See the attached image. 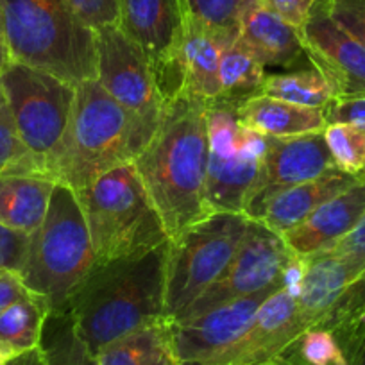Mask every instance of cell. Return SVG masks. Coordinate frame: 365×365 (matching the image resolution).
<instances>
[{
  "label": "cell",
  "mask_w": 365,
  "mask_h": 365,
  "mask_svg": "<svg viewBox=\"0 0 365 365\" xmlns=\"http://www.w3.org/2000/svg\"><path fill=\"white\" fill-rule=\"evenodd\" d=\"M262 2L270 11H274L290 26L299 29L310 16L317 0H262Z\"/></svg>",
  "instance_id": "74e56055"
},
{
  "label": "cell",
  "mask_w": 365,
  "mask_h": 365,
  "mask_svg": "<svg viewBox=\"0 0 365 365\" xmlns=\"http://www.w3.org/2000/svg\"><path fill=\"white\" fill-rule=\"evenodd\" d=\"M249 217L217 212L167 242L165 314L178 321L208 292L237 252Z\"/></svg>",
  "instance_id": "52a82bcc"
},
{
  "label": "cell",
  "mask_w": 365,
  "mask_h": 365,
  "mask_svg": "<svg viewBox=\"0 0 365 365\" xmlns=\"http://www.w3.org/2000/svg\"><path fill=\"white\" fill-rule=\"evenodd\" d=\"M29 292L19 270L0 269V315Z\"/></svg>",
  "instance_id": "ab89813d"
},
{
  "label": "cell",
  "mask_w": 365,
  "mask_h": 365,
  "mask_svg": "<svg viewBox=\"0 0 365 365\" xmlns=\"http://www.w3.org/2000/svg\"><path fill=\"white\" fill-rule=\"evenodd\" d=\"M165 258L167 244L136 258L96 263L70 296L66 308L93 353L136 329L168 321Z\"/></svg>",
  "instance_id": "7a4b0ae2"
},
{
  "label": "cell",
  "mask_w": 365,
  "mask_h": 365,
  "mask_svg": "<svg viewBox=\"0 0 365 365\" xmlns=\"http://www.w3.org/2000/svg\"><path fill=\"white\" fill-rule=\"evenodd\" d=\"M349 365H365V340H364V344H361L360 349H358L356 356L353 358V361H351Z\"/></svg>",
  "instance_id": "7bdbcfd3"
},
{
  "label": "cell",
  "mask_w": 365,
  "mask_h": 365,
  "mask_svg": "<svg viewBox=\"0 0 365 365\" xmlns=\"http://www.w3.org/2000/svg\"><path fill=\"white\" fill-rule=\"evenodd\" d=\"M242 125L265 136H296L321 133L326 129L324 115L319 108H304L287 101L258 93L242 101L237 108Z\"/></svg>",
  "instance_id": "603a6c76"
},
{
  "label": "cell",
  "mask_w": 365,
  "mask_h": 365,
  "mask_svg": "<svg viewBox=\"0 0 365 365\" xmlns=\"http://www.w3.org/2000/svg\"><path fill=\"white\" fill-rule=\"evenodd\" d=\"M29 247V237L0 224V269L20 270Z\"/></svg>",
  "instance_id": "8d00e7d4"
},
{
  "label": "cell",
  "mask_w": 365,
  "mask_h": 365,
  "mask_svg": "<svg viewBox=\"0 0 365 365\" xmlns=\"http://www.w3.org/2000/svg\"><path fill=\"white\" fill-rule=\"evenodd\" d=\"M219 76L222 88L220 99L242 103L249 97L258 96L267 73L255 52L237 36L222 45Z\"/></svg>",
  "instance_id": "484cf974"
},
{
  "label": "cell",
  "mask_w": 365,
  "mask_h": 365,
  "mask_svg": "<svg viewBox=\"0 0 365 365\" xmlns=\"http://www.w3.org/2000/svg\"><path fill=\"white\" fill-rule=\"evenodd\" d=\"M56 182L36 174L0 175V224L31 237L43 222Z\"/></svg>",
  "instance_id": "7402d4cb"
},
{
  "label": "cell",
  "mask_w": 365,
  "mask_h": 365,
  "mask_svg": "<svg viewBox=\"0 0 365 365\" xmlns=\"http://www.w3.org/2000/svg\"><path fill=\"white\" fill-rule=\"evenodd\" d=\"M276 361L279 365H349L333 333L319 326L301 333Z\"/></svg>",
  "instance_id": "f546056e"
},
{
  "label": "cell",
  "mask_w": 365,
  "mask_h": 365,
  "mask_svg": "<svg viewBox=\"0 0 365 365\" xmlns=\"http://www.w3.org/2000/svg\"><path fill=\"white\" fill-rule=\"evenodd\" d=\"M99 365H181L172 346L168 321L145 326L97 353Z\"/></svg>",
  "instance_id": "cb8c5ba5"
},
{
  "label": "cell",
  "mask_w": 365,
  "mask_h": 365,
  "mask_svg": "<svg viewBox=\"0 0 365 365\" xmlns=\"http://www.w3.org/2000/svg\"><path fill=\"white\" fill-rule=\"evenodd\" d=\"M52 312L47 297L29 292L0 315V353L13 358L36 349Z\"/></svg>",
  "instance_id": "d4e9b609"
},
{
  "label": "cell",
  "mask_w": 365,
  "mask_h": 365,
  "mask_svg": "<svg viewBox=\"0 0 365 365\" xmlns=\"http://www.w3.org/2000/svg\"><path fill=\"white\" fill-rule=\"evenodd\" d=\"M43 365H99L97 354L79 335L68 308L52 310L41 335Z\"/></svg>",
  "instance_id": "83f0119b"
},
{
  "label": "cell",
  "mask_w": 365,
  "mask_h": 365,
  "mask_svg": "<svg viewBox=\"0 0 365 365\" xmlns=\"http://www.w3.org/2000/svg\"><path fill=\"white\" fill-rule=\"evenodd\" d=\"M333 168L336 167L326 143L324 131L282 138L267 136L262 170L244 215L252 220L258 219L265 202L274 194L301 182L314 181Z\"/></svg>",
  "instance_id": "5bb4252c"
},
{
  "label": "cell",
  "mask_w": 365,
  "mask_h": 365,
  "mask_svg": "<svg viewBox=\"0 0 365 365\" xmlns=\"http://www.w3.org/2000/svg\"><path fill=\"white\" fill-rule=\"evenodd\" d=\"M358 181H360V178H356V175L333 168L314 181L301 182L296 187L285 188V190L274 194L265 202L258 219L255 220H259L274 233L283 237L287 231L299 226L322 202L342 194L344 190L353 187Z\"/></svg>",
  "instance_id": "44dd1931"
},
{
  "label": "cell",
  "mask_w": 365,
  "mask_h": 365,
  "mask_svg": "<svg viewBox=\"0 0 365 365\" xmlns=\"http://www.w3.org/2000/svg\"><path fill=\"white\" fill-rule=\"evenodd\" d=\"M326 8L333 20L365 47V0H326Z\"/></svg>",
  "instance_id": "d590c367"
},
{
  "label": "cell",
  "mask_w": 365,
  "mask_h": 365,
  "mask_svg": "<svg viewBox=\"0 0 365 365\" xmlns=\"http://www.w3.org/2000/svg\"><path fill=\"white\" fill-rule=\"evenodd\" d=\"M156 128L120 106L97 79L84 81L76 86L68 125L45 160L43 175L83 190L106 172L133 163Z\"/></svg>",
  "instance_id": "3957f363"
},
{
  "label": "cell",
  "mask_w": 365,
  "mask_h": 365,
  "mask_svg": "<svg viewBox=\"0 0 365 365\" xmlns=\"http://www.w3.org/2000/svg\"><path fill=\"white\" fill-rule=\"evenodd\" d=\"M245 2L247 0H185V6L195 20L231 41L238 36Z\"/></svg>",
  "instance_id": "1f68e13d"
},
{
  "label": "cell",
  "mask_w": 365,
  "mask_h": 365,
  "mask_svg": "<svg viewBox=\"0 0 365 365\" xmlns=\"http://www.w3.org/2000/svg\"><path fill=\"white\" fill-rule=\"evenodd\" d=\"M120 27L142 48L160 81L163 96L181 88L178 48L181 41L185 0H118Z\"/></svg>",
  "instance_id": "4fadbf2b"
},
{
  "label": "cell",
  "mask_w": 365,
  "mask_h": 365,
  "mask_svg": "<svg viewBox=\"0 0 365 365\" xmlns=\"http://www.w3.org/2000/svg\"><path fill=\"white\" fill-rule=\"evenodd\" d=\"M6 103V96H4V90H2V84H0V104Z\"/></svg>",
  "instance_id": "ee69618b"
},
{
  "label": "cell",
  "mask_w": 365,
  "mask_h": 365,
  "mask_svg": "<svg viewBox=\"0 0 365 365\" xmlns=\"http://www.w3.org/2000/svg\"><path fill=\"white\" fill-rule=\"evenodd\" d=\"M294 252L287 247L282 235L249 219L247 230L220 278L199 297L182 319L195 317L212 308L226 304L230 301L252 296L272 287L285 285V272Z\"/></svg>",
  "instance_id": "30bf717a"
},
{
  "label": "cell",
  "mask_w": 365,
  "mask_h": 365,
  "mask_svg": "<svg viewBox=\"0 0 365 365\" xmlns=\"http://www.w3.org/2000/svg\"><path fill=\"white\" fill-rule=\"evenodd\" d=\"M259 93L297 106L319 110L335 97L333 88L314 65L290 73H267Z\"/></svg>",
  "instance_id": "f1b7e54d"
},
{
  "label": "cell",
  "mask_w": 365,
  "mask_h": 365,
  "mask_svg": "<svg viewBox=\"0 0 365 365\" xmlns=\"http://www.w3.org/2000/svg\"><path fill=\"white\" fill-rule=\"evenodd\" d=\"M238 38L265 66H294L307 58L299 29L270 11L262 0H247L242 9Z\"/></svg>",
  "instance_id": "ffe728a7"
},
{
  "label": "cell",
  "mask_w": 365,
  "mask_h": 365,
  "mask_svg": "<svg viewBox=\"0 0 365 365\" xmlns=\"http://www.w3.org/2000/svg\"><path fill=\"white\" fill-rule=\"evenodd\" d=\"M324 138L335 167L360 178L365 170V128L335 124L324 129Z\"/></svg>",
  "instance_id": "4dcf8cb0"
},
{
  "label": "cell",
  "mask_w": 365,
  "mask_h": 365,
  "mask_svg": "<svg viewBox=\"0 0 365 365\" xmlns=\"http://www.w3.org/2000/svg\"><path fill=\"white\" fill-rule=\"evenodd\" d=\"M365 212V179L322 202L299 226L283 235L287 247L301 258L324 252L342 240Z\"/></svg>",
  "instance_id": "e0dca14e"
},
{
  "label": "cell",
  "mask_w": 365,
  "mask_h": 365,
  "mask_svg": "<svg viewBox=\"0 0 365 365\" xmlns=\"http://www.w3.org/2000/svg\"><path fill=\"white\" fill-rule=\"evenodd\" d=\"M333 333L347 364L365 340V274L361 272L340 296L328 317L319 324Z\"/></svg>",
  "instance_id": "4316f807"
},
{
  "label": "cell",
  "mask_w": 365,
  "mask_h": 365,
  "mask_svg": "<svg viewBox=\"0 0 365 365\" xmlns=\"http://www.w3.org/2000/svg\"><path fill=\"white\" fill-rule=\"evenodd\" d=\"M322 115H324L326 128L335 124L365 128V93L333 97L322 108Z\"/></svg>",
  "instance_id": "836d02e7"
},
{
  "label": "cell",
  "mask_w": 365,
  "mask_h": 365,
  "mask_svg": "<svg viewBox=\"0 0 365 365\" xmlns=\"http://www.w3.org/2000/svg\"><path fill=\"white\" fill-rule=\"evenodd\" d=\"M8 360H9V356H6L4 353H0V365H4Z\"/></svg>",
  "instance_id": "f6af8a7d"
},
{
  "label": "cell",
  "mask_w": 365,
  "mask_h": 365,
  "mask_svg": "<svg viewBox=\"0 0 365 365\" xmlns=\"http://www.w3.org/2000/svg\"><path fill=\"white\" fill-rule=\"evenodd\" d=\"M13 63L77 86L97 79L96 31L65 0H0Z\"/></svg>",
  "instance_id": "277c9868"
},
{
  "label": "cell",
  "mask_w": 365,
  "mask_h": 365,
  "mask_svg": "<svg viewBox=\"0 0 365 365\" xmlns=\"http://www.w3.org/2000/svg\"><path fill=\"white\" fill-rule=\"evenodd\" d=\"M11 54H9L8 38H6L4 16H2V8H0V72L11 65Z\"/></svg>",
  "instance_id": "b9f144b4"
},
{
  "label": "cell",
  "mask_w": 365,
  "mask_h": 365,
  "mask_svg": "<svg viewBox=\"0 0 365 365\" xmlns=\"http://www.w3.org/2000/svg\"><path fill=\"white\" fill-rule=\"evenodd\" d=\"M279 289L272 287L230 301L195 317L168 321L172 346L181 365H212L244 336L263 301Z\"/></svg>",
  "instance_id": "7c38bea8"
},
{
  "label": "cell",
  "mask_w": 365,
  "mask_h": 365,
  "mask_svg": "<svg viewBox=\"0 0 365 365\" xmlns=\"http://www.w3.org/2000/svg\"><path fill=\"white\" fill-rule=\"evenodd\" d=\"M307 58L339 96L365 93V47L333 20L326 0H317L299 27Z\"/></svg>",
  "instance_id": "9a60e30c"
},
{
  "label": "cell",
  "mask_w": 365,
  "mask_h": 365,
  "mask_svg": "<svg viewBox=\"0 0 365 365\" xmlns=\"http://www.w3.org/2000/svg\"><path fill=\"white\" fill-rule=\"evenodd\" d=\"M27 156V150L16 131L8 103L0 104V175L6 174L16 161Z\"/></svg>",
  "instance_id": "e575fe53"
},
{
  "label": "cell",
  "mask_w": 365,
  "mask_h": 365,
  "mask_svg": "<svg viewBox=\"0 0 365 365\" xmlns=\"http://www.w3.org/2000/svg\"><path fill=\"white\" fill-rule=\"evenodd\" d=\"M76 194L97 263L136 258L167 244L160 213L133 163L106 172Z\"/></svg>",
  "instance_id": "5b68a950"
},
{
  "label": "cell",
  "mask_w": 365,
  "mask_h": 365,
  "mask_svg": "<svg viewBox=\"0 0 365 365\" xmlns=\"http://www.w3.org/2000/svg\"><path fill=\"white\" fill-rule=\"evenodd\" d=\"M237 101L208 103V181L206 199L213 213H244L262 170L267 136L238 120Z\"/></svg>",
  "instance_id": "9c48e42d"
},
{
  "label": "cell",
  "mask_w": 365,
  "mask_h": 365,
  "mask_svg": "<svg viewBox=\"0 0 365 365\" xmlns=\"http://www.w3.org/2000/svg\"><path fill=\"white\" fill-rule=\"evenodd\" d=\"M97 81L120 106L158 125L165 96L153 65L120 26L96 31Z\"/></svg>",
  "instance_id": "8fae6325"
},
{
  "label": "cell",
  "mask_w": 365,
  "mask_h": 365,
  "mask_svg": "<svg viewBox=\"0 0 365 365\" xmlns=\"http://www.w3.org/2000/svg\"><path fill=\"white\" fill-rule=\"evenodd\" d=\"M0 84L27 156L6 174L43 175V163L61 142L72 115L76 86L41 70L11 63Z\"/></svg>",
  "instance_id": "ba28073f"
},
{
  "label": "cell",
  "mask_w": 365,
  "mask_h": 365,
  "mask_svg": "<svg viewBox=\"0 0 365 365\" xmlns=\"http://www.w3.org/2000/svg\"><path fill=\"white\" fill-rule=\"evenodd\" d=\"M256 365H279V364L276 360H272V361H265V364H256Z\"/></svg>",
  "instance_id": "bcb514c9"
},
{
  "label": "cell",
  "mask_w": 365,
  "mask_h": 365,
  "mask_svg": "<svg viewBox=\"0 0 365 365\" xmlns=\"http://www.w3.org/2000/svg\"><path fill=\"white\" fill-rule=\"evenodd\" d=\"M328 251L365 265V212L356 222V226L342 240H339L331 249H328Z\"/></svg>",
  "instance_id": "f35d334b"
},
{
  "label": "cell",
  "mask_w": 365,
  "mask_h": 365,
  "mask_svg": "<svg viewBox=\"0 0 365 365\" xmlns=\"http://www.w3.org/2000/svg\"><path fill=\"white\" fill-rule=\"evenodd\" d=\"M304 272L296 292L297 310L308 329L321 324L347 287L365 270V265L324 251L304 258Z\"/></svg>",
  "instance_id": "ac0fdd59"
},
{
  "label": "cell",
  "mask_w": 365,
  "mask_h": 365,
  "mask_svg": "<svg viewBox=\"0 0 365 365\" xmlns=\"http://www.w3.org/2000/svg\"><path fill=\"white\" fill-rule=\"evenodd\" d=\"M360 178H361V179H365V170L361 172V175H360Z\"/></svg>",
  "instance_id": "7dc6e473"
},
{
  "label": "cell",
  "mask_w": 365,
  "mask_h": 365,
  "mask_svg": "<svg viewBox=\"0 0 365 365\" xmlns=\"http://www.w3.org/2000/svg\"><path fill=\"white\" fill-rule=\"evenodd\" d=\"M4 365H43V351L41 347H36V349H31L19 356L9 358Z\"/></svg>",
  "instance_id": "60d3db41"
},
{
  "label": "cell",
  "mask_w": 365,
  "mask_h": 365,
  "mask_svg": "<svg viewBox=\"0 0 365 365\" xmlns=\"http://www.w3.org/2000/svg\"><path fill=\"white\" fill-rule=\"evenodd\" d=\"M307 329L308 324L297 310L296 296L287 287H282L263 301L244 336L212 365H256L272 361Z\"/></svg>",
  "instance_id": "2e32d148"
},
{
  "label": "cell",
  "mask_w": 365,
  "mask_h": 365,
  "mask_svg": "<svg viewBox=\"0 0 365 365\" xmlns=\"http://www.w3.org/2000/svg\"><path fill=\"white\" fill-rule=\"evenodd\" d=\"M206 110L208 103L182 88L165 97L156 131L133 161L168 240L213 213L206 199Z\"/></svg>",
  "instance_id": "6da1fadb"
},
{
  "label": "cell",
  "mask_w": 365,
  "mask_h": 365,
  "mask_svg": "<svg viewBox=\"0 0 365 365\" xmlns=\"http://www.w3.org/2000/svg\"><path fill=\"white\" fill-rule=\"evenodd\" d=\"M73 15L91 31L110 26H120L118 0H65Z\"/></svg>",
  "instance_id": "d6a6232c"
},
{
  "label": "cell",
  "mask_w": 365,
  "mask_h": 365,
  "mask_svg": "<svg viewBox=\"0 0 365 365\" xmlns=\"http://www.w3.org/2000/svg\"><path fill=\"white\" fill-rule=\"evenodd\" d=\"M224 43L227 40L220 34L195 20L188 11L185 13L178 48L179 79L182 90L205 103H213L222 97L219 63Z\"/></svg>",
  "instance_id": "d6986e66"
},
{
  "label": "cell",
  "mask_w": 365,
  "mask_h": 365,
  "mask_svg": "<svg viewBox=\"0 0 365 365\" xmlns=\"http://www.w3.org/2000/svg\"><path fill=\"white\" fill-rule=\"evenodd\" d=\"M97 263L90 231L77 194L56 185L41 226L29 237L20 276L27 289L47 297L52 310L66 307L70 296Z\"/></svg>",
  "instance_id": "8992f818"
}]
</instances>
